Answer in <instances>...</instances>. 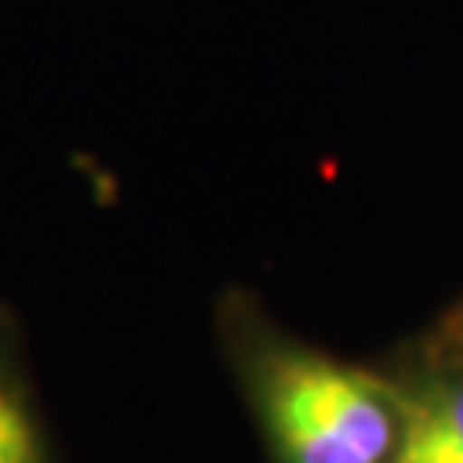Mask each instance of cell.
I'll use <instances>...</instances> for the list:
<instances>
[{"label": "cell", "mask_w": 463, "mask_h": 463, "mask_svg": "<svg viewBox=\"0 0 463 463\" xmlns=\"http://www.w3.org/2000/svg\"><path fill=\"white\" fill-rule=\"evenodd\" d=\"M261 405L288 463H388L395 453V409L384 388L316 354L275 357Z\"/></svg>", "instance_id": "1"}, {"label": "cell", "mask_w": 463, "mask_h": 463, "mask_svg": "<svg viewBox=\"0 0 463 463\" xmlns=\"http://www.w3.org/2000/svg\"><path fill=\"white\" fill-rule=\"evenodd\" d=\"M392 463H463V443L430 405V398L405 409V426Z\"/></svg>", "instance_id": "2"}, {"label": "cell", "mask_w": 463, "mask_h": 463, "mask_svg": "<svg viewBox=\"0 0 463 463\" xmlns=\"http://www.w3.org/2000/svg\"><path fill=\"white\" fill-rule=\"evenodd\" d=\"M0 463H38L32 419L7 388H0Z\"/></svg>", "instance_id": "3"}, {"label": "cell", "mask_w": 463, "mask_h": 463, "mask_svg": "<svg viewBox=\"0 0 463 463\" xmlns=\"http://www.w3.org/2000/svg\"><path fill=\"white\" fill-rule=\"evenodd\" d=\"M430 405L443 415V422H447L449 430H453V436L463 443V381L460 384H443L439 392H432Z\"/></svg>", "instance_id": "4"}]
</instances>
